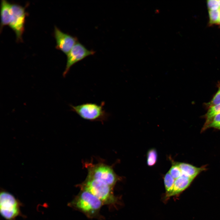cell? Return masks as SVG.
Masks as SVG:
<instances>
[{
	"mask_svg": "<svg viewBox=\"0 0 220 220\" xmlns=\"http://www.w3.org/2000/svg\"><path fill=\"white\" fill-rule=\"evenodd\" d=\"M54 36L56 42V48L67 55L78 42L77 37L63 32L56 26L54 27Z\"/></svg>",
	"mask_w": 220,
	"mask_h": 220,
	"instance_id": "obj_8",
	"label": "cell"
},
{
	"mask_svg": "<svg viewBox=\"0 0 220 220\" xmlns=\"http://www.w3.org/2000/svg\"><path fill=\"white\" fill-rule=\"evenodd\" d=\"M220 104V85L218 89L212 99L209 102L205 103L204 105L206 108H209Z\"/></svg>",
	"mask_w": 220,
	"mask_h": 220,
	"instance_id": "obj_16",
	"label": "cell"
},
{
	"mask_svg": "<svg viewBox=\"0 0 220 220\" xmlns=\"http://www.w3.org/2000/svg\"><path fill=\"white\" fill-rule=\"evenodd\" d=\"M87 166V178L100 180L113 188L119 179L112 168L106 164H90Z\"/></svg>",
	"mask_w": 220,
	"mask_h": 220,
	"instance_id": "obj_5",
	"label": "cell"
},
{
	"mask_svg": "<svg viewBox=\"0 0 220 220\" xmlns=\"http://www.w3.org/2000/svg\"><path fill=\"white\" fill-rule=\"evenodd\" d=\"M210 128H214L220 131V113L218 114L213 117L202 132Z\"/></svg>",
	"mask_w": 220,
	"mask_h": 220,
	"instance_id": "obj_15",
	"label": "cell"
},
{
	"mask_svg": "<svg viewBox=\"0 0 220 220\" xmlns=\"http://www.w3.org/2000/svg\"><path fill=\"white\" fill-rule=\"evenodd\" d=\"M11 4L6 0H2L1 8V28L6 25H9L11 18Z\"/></svg>",
	"mask_w": 220,
	"mask_h": 220,
	"instance_id": "obj_11",
	"label": "cell"
},
{
	"mask_svg": "<svg viewBox=\"0 0 220 220\" xmlns=\"http://www.w3.org/2000/svg\"><path fill=\"white\" fill-rule=\"evenodd\" d=\"M105 102L100 105L91 103H83L76 106L70 105L71 110L83 119L91 121L103 122L107 119L108 113L104 108Z\"/></svg>",
	"mask_w": 220,
	"mask_h": 220,
	"instance_id": "obj_4",
	"label": "cell"
},
{
	"mask_svg": "<svg viewBox=\"0 0 220 220\" xmlns=\"http://www.w3.org/2000/svg\"><path fill=\"white\" fill-rule=\"evenodd\" d=\"M95 53V51L88 50L83 45L78 42L67 55V61L63 74V77L66 76L73 65L86 57L94 55Z\"/></svg>",
	"mask_w": 220,
	"mask_h": 220,
	"instance_id": "obj_7",
	"label": "cell"
},
{
	"mask_svg": "<svg viewBox=\"0 0 220 220\" xmlns=\"http://www.w3.org/2000/svg\"><path fill=\"white\" fill-rule=\"evenodd\" d=\"M81 190H86L100 199L104 205H115L118 199L113 192V188L100 180L86 178L79 185Z\"/></svg>",
	"mask_w": 220,
	"mask_h": 220,
	"instance_id": "obj_2",
	"label": "cell"
},
{
	"mask_svg": "<svg viewBox=\"0 0 220 220\" xmlns=\"http://www.w3.org/2000/svg\"><path fill=\"white\" fill-rule=\"evenodd\" d=\"M208 10H214L220 9L219 0H209L207 1Z\"/></svg>",
	"mask_w": 220,
	"mask_h": 220,
	"instance_id": "obj_17",
	"label": "cell"
},
{
	"mask_svg": "<svg viewBox=\"0 0 220 220\" xmlns=\"http://www.w3.org/2000/svg\"><path fill=\"white\" fill-rule=\"evenodd\" d=\"M219 113H220V104L212 106L208 108L207 113L204 116L206 121L201 130V132H202L213 117Z\"/></svg>",
	"mask_w": 220,
	"mask_h": 220,
	"instance_id": "obj_12",
	"label": "cell"
},
{
	"mask_svg": "<svg viewBox=\"0 0 220 220\" xmlns=\"http://www.w3.org/2000/svg\"><path fill=\"white\" fill-rule=\"evenodd\" d=\"M219 5H220V0H219Z\"/></svg>",
	"mask_w": 220,
	"mask_h": 220,
	"instance_id": "obj_19",
	"label": "cell"
},
{
	"mask_svg": "<svg viewBox=\"0 0 220 220\" xmlns=\"http://www.w3.org/2000/svg\"><path fill=\"white\" fill-rule=\"evenodd\" d=\"M147 164L149 166H152L156 163L157 153L156 149L152 148L148 151L147 155Z\"/></svg>",
	"mask_w": 220,
	"mask_h": 220,
	"instance_id": "obj_13",
	"label": "cell"
},
{
	"mask_svg": "<svg viewBox=\"0 0 220 220\" xmlns=\"http://www.w3.org/2000/svg\"><path fill=\"white\" fill-rule=\"evenodd\" d=\"M209 24L211 25L218 24L220 19V9L214 10H208Z\"/></svg>",
	"mask_w": 220,
	"mask_h": 220,
	"instance_id": "obj_14",
	"label": "cell"
},
{
	"mask_svg": "<svg viewBox=\"0 0 220 220\" xmlns=\"http://www.w3.org/2000/svg\"><path fill=\"white\" fill-rule=\"evenodd\" d=\"M25 7L16 4H11L9 27L15 33L17 41H22L24 30L25 18L27 13Z\"/></svg>",
	"mask_w": 220,
	"mask_h": 220,
	"instance_id": "obj_6",
	"label": "cell"
},
{
	"mask_svg": "<svg viewBox=\"0 0 220 220\" xmlns=\"http://www.w3.org/2000/svg\"><path fill=\"white\" fill-rule=\"evenodd\" d=\"M103 205V203L98 198L83 190H81L78 195L68 204V206L81 211L90 218L98 217Z\"/></svg>",
	"mask_w": 220,
	"mask_h": 220,
	"instance_id": "obj_1",
	"label": "cell"
},
{
	"mask_svg": "<svg viewBox=\"0 0 220 220\" xmlns=\"http://www.w3.org/2000/svg\"><path fill=\"white\" fill-rule=\"evenodd\" d=\"M22 203L13 195L1 189L0 194V211L2 217L6 220H16L23 216L20 207Z\"/></svg>",
	"mask_w": 220,
	"mask_h": 220,
	"instance_id": "obj_3",
	"label": "cell"
},
{
	"mask_svg": "<svg viewBox=\"0 0 220 220\" xmlns=\"http://www.w3.org/2000/svg\"><path fill=\"white\" fill-rule=\"evenodd\" d=\"M218 24L220 25V19L219 20Z\"/></svg>",
	"mask_w": 220,
	"mask_h": 220,
	"instance_id": "obj_18",
	"label": "cell"
},
{
	"mask_svg": "<svg viewBox=\"0 0 220 220\" xmlns=\"http://www.w3.org/2000/svg\"><path fill=\"white\" fill-rule=\"evenodd\" d=\"M182 172L186 176L194 179L200 173L207 169L205 166L200 167L184 163L178 162Z\"/></svg>",
	"mask_w": 220,
	"mask_h": 220,
	"instance_id": "obj_10",
	"label": "cell"
},
{
	"mask_svg": "<svg viewBox=\"0 0 220 220\" xmlns=\"http://www.w3.org/2000/svg\"><path fill=\"white\" fill-rule=\"evenodd\" d=\"M182 173L181 176L174 181L173 188L169 197L177 195L185 190L194 179Z\"/></svg>",
	"mask_w": 220,
	"mask_h": 220,
	"instance_id": "obj_9",
	"label": "cell"
}]
</instances>
